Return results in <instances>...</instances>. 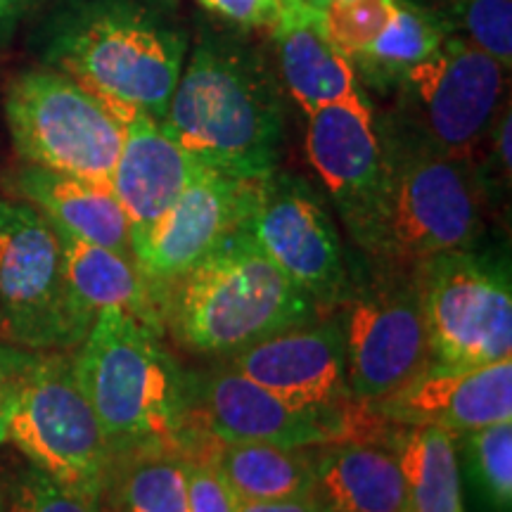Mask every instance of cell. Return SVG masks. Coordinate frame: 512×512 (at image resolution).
<instances>
[{"label": "cell", "instance_id": "4dcf8cb0", "mask_svg": "<svg viewBox=\"0 0 512 512\" xmlns=\"http://www.w3.org/2000/svg\"><path fill=\"white\" fill-rule=\"evenodd\" d=\"M188 512H235V496L200 460H188Z\"/></svg>", "mask_w": 512, "mask_h": 512}, {"label": "cell", "instance_id": "4fadbf2b", "mask_svg": "<svg viewBox=\"0 0 512 512\" xmlns=\"http://www.w3.org/2000/svg\"><path fill=\"white\" fill-rule=\"evenodd\" d=\"M306 157L328 190L351 240L370 256L384 204V155L368 98L309 114Z\"/></svg>", "mask_w": 512, "mask_h": 512}, {"label": "cell", "instance_id": "7402d4cb", "mask_svg": "<svg viewBox=\"0 0 512 512\" xmlns=\"http://www.w3.org/2000/svg\"><path fill=\"white\" fill-rule=\"evenodd\" d=\"M17 188L57 230L133 259L131 228L112 185L29 164L19 171Z\"/></svg>", "mask_w": 512, "mask_h": 512}, {"label": "cell", "instance_id": "f35d334b", "mask_svg": "<svg viewBox=\"0 0 512 512\" xmlns=\"http://www.w3.org/2000/svg\"><path fill=\"white\" fill-rule=\"evenodd\" d=\"M406 512H408V510H406Z\"/></svg>", "mask_w": 512, "mask_h": 512}, {"label": "cell", "instance_id": "ba28073f", "mask_svg": "<svg viewBox=\"0 0 512 512\" xmlns=\"http://www.w3.org/2000/svg\"><path fill=\"white\" fill-rule=\"evenodd\" d=\"M5 119L27 164L110 185L124 126L72 76L53 67L19 74L5 95Z\"/></svg>", "mask_w": 512, "mask_h": 512}, {"label": "cell", "instance_id": "e575fe53", "mask_svg": "<svg viewBox=\"0 0 512 512\" xmlns=\"http://www.w3.org/2000/svg\"><path fill=\"white\" fill-rule=\"evenodd\" d=\"M41 0H0V31L15 24L19 17H24L34 5Z\"/></svg>", "mask_w": 512, "mask_h": 512}, {"label": "cell", "instance_id": "74e56055", "mask_svg": "<svg viewBox=\"0 0 512 512\" xmlns=\"http://www.w3.org/2000/svg\"><path fill=\"white\" fill-rule=\"evenodd\" d=\"M162 3H169L171 5V3H176V0H162Z\"/></svg>", "mask_w": 512, "mask_h": 512}, {"label": "cell", "instance_id": "52a82bcc", "mask_svg": "<svg viewBox=\"0 0 512 512\" xmlns=\"http://www.w3.org/2000/svg\"><path fill=\"white\" fill-rule=\"evenodd\" d=\"M505 91L508 69L451 34L437 53L403 76L394 88V110L382 121L444 155L475 159L503 110Z\"/></svg>", "mask_w": 512, "mask_h": 512}, {"label": "cell", "instance_id": "30bf717a", "mask_svg": "<svg viewBox=\"0 0 512 512\" xmlns=\"http://www.w3.org/2000/svg\"><path fill=\"white\" fill-rule=\"evenodd\" d=\"M430 332L432 363L484 366L512 356L508 268L460 249L413 268Z\"/></svg>", "mask_w": 512, "mask_h": 512}, {"label": "cell", "instance_id": "5bb4252c", "mask_svg": "<svg viewBox=\"0 0 512 512\" xmlns=\"http://www.w3.org/2000/svg\"><path fill=\"white\" fill-rule=\"evenodd\" d=\"M188 422L219 441L318 448L347 439L351 408L342 415L299 411L233 368L188 377Z\"/></svg>", "mask_w": 512, "mask_h": 512}, {"label": "cell", "instance_id": "7c38bea8", "mask_svg": "<svg viewBox=\"0 0 512 512\" xmlns=\"http://www.w3.org/2000/svg\"><path fill=\"white\" fill-rule=\"evenodd\" d=\"M242 228L318 311L337 309L349 297L342 238L323 195L306 178L278 169L259 178Z\"/></svg>", "mask_w": 512, "mask_h": 512}, {"label": "cell", "instance_id": "1f68e13d", "mask_svg": "<svg viewBox=\"0 0 512 512\" xmlns=\"http://www.w3.org/2000/svg\"><path fill=\"white\" fill-rule=\"evenodd\" d=\"M200 3L242 31H268L280 12V0H200Z\"/></svg>", "mask_w": 512, "mask_h": 512}, {"label": "cell", "instance_id": "f546056e", "mask_svg": "<svg viewBox=\"0 0 512 512\" xmlns=\"http://www.w3.org/2000/svg\"><path fill=\"white\" fill-rule=\"evenodd\" d=\"M467 441L479 484L498 510L508 512L512 503V422L467 432Z\"/></svg>", "mask_w": 512, "mask_h": 512}, {"label": "cell", "instance_id": "83f0119b", "mask_svg": "<svg viewBox=\"0 0 512 512\" xmlns=\"http://www.w3.org/2000/svg\"><path fill=\"white\" fill-rule=\"evenodd\" d=\"M0 512H105V505L29 463L0 484Z\"/></svg>", "mask_w": 512, "mask_h": 512}, {"label": "cell", "instance_id": "2e32d148", "mask_svg": "<svg viewBox=\"0 0 512 512\" xmlns=\"http://www.w3.org/2000/svg\"><path fill=\"white\" fill-rule=\"evenodd\" d=\"M256 181L233 178L202 166L147 245L133 256L157 299L164 287L188 273L245 221Z\"/></svg>", "mask_w": 512, "mask_h": 512}, {"label": "cell", "instance_id": "5b68a950", "mask_svg": "<svg viewBox=\"0 0 512 512\" xmlns=\"http://www.w3.org/2000/svg\"><path fill=\"white\" fill-rule=\"evenodd\" d=\"M72 363L114 453L171 439L188 425V377L131 313L102 309Z\"/></svg>", "mask_w": 512, "mask_h": 512}, {"label": "cell", "instance_id": "ffe728a7", "mask_svg": "<svg viewBox=\"0 0 512 512\" xmlns=\"http://www.w3.org/2000/svg\"><path fill=\"white\" fill-rule=\"evenodd\" d=\"M178 441L188 460L207 463L242 501L313 496V451L254 441H219L185 425Z\"/></svg>", "mask_w": 512, "mask_h": 512}, {"label": "cell", "instance_id": "6da1fadb", "mask_svg": "<svg viewBox=\"0 0 512 512\" xmlns=\"http://www.w3.org/2000/svg\"><path fill=\"white\" fill-rule=\"evenodd\" d=\"M245 34L242 29L202 31L162 126L197 162L256 181L278 169L285 88L275 64Z\"/></svg>", "mask_w": 512, "mask_h": 512}, {"label": "cell", "instance_id": "44dd1931", "mask_svg": "<svg viewBox=\"0 0 512 512\" xmlns=\"http://www.w3.org/2000/svg\"><path fill=\"white\" fill-rule=\"evenodd\" d=\"M313 453V498L328 512H406L399 456L373 441H332Z\"/></svg>", "mask_w": 512, "mask_h": 512}, {"label": "cell", "instance_id": "603a6c76", "mask_svg": "<svg viewBox=\"0 0 512 512\" xmlns=\"http://www.w3.org/2000/svg\"><path fill=\"white\" fill-rule=\"evenodd\" d=\"M57 238L69 290L88 318L95 320L102 309H121L162 335L157 297L138 271L136 261L102 245L74 238L64 230H57Z\"/></svg>", "mask_w": 512, "mask_h": 512}, {"label": "cell", "instance_id": "8fae6325", "mask_svg": "<svg viewBox=\"0 0 512 512\" xmlns=\"http://www.w3.org/2000/svg\"><path fill=\"white\" fill-rule=\"evenodd\" d=\"M382 275L344 299V373L351 399L377 403L432 366L430 332L411 271Z\"/></svg>", "mask_w": 512, "mask_h": 512}, {"label": "cell", "instance_id": "d590c367", "mask_svg": "<svg viewBox=\"0 0 512 512\" xmlns=\"http://www.w3.org/2000/svg\"><path fill=\"white\" fill-rule=\"evenodd\" d=\"M10 432H8V413H5L3 401H0V446L8 444Z\"/></svg>", "mask_w": 512, "mask_h": 512}, {"label": "cell", "instance_id": "9c48e42d", "mask_svg": "<svg viewBox=\"0 0 512 512\" xmlns=\"http://www.w3.org/2000/svg\"><path fill=\"white\" fill-rule=\"evenodd\" d=\"M93 320L69 290L60 238L34 204L0 200V332L38 351L79 347Z\"/></svg>", "mask_w": 512, "mask_h": 512}, {"label": "cell", "instance_id": "d4e9b609", "mask_svg": "<svg viewBox=\"0 0 512 512\" xmlns=\"http://www.w3.org/2000/svg\"><path fill=\"white\" fill-rule=\"evenodd\" d=\"M451 34L453 29L437 10L422 8L413 0H394L392 19L382 34L349 62L361 86L387 93L399 86L415 64L437 53Z\"/></svg>", "mask_w": 512, "mask_h": 512}, {"label": "cell", "instance_id": "d6a6232c", "mask_svg": "<svg viewBox=\"0 0 512 512\" xmlns=\"http://www.w3.org/2000/svg\"><path fill=\"white\" fill-rule=\"evenodd\" d=\"M489 159L484 164V176L479 174L484 190L491 183L498 188H510V138H512V117H510V102H505V107L498 112L494 124H491L489 133Z\"/></svg>", "mask_w": 512, "mask_h": 512}, {"label": "cell", "instance_id": "8d00e7d4", "mask_svg": "<svg viewBox=\"0 0 512 512\" xmlns=\"http://www.w3.org/2000/svg\"><path fill=\"white\" fill-rule=\"evenodd\" d=\"M306 3H311V5H313V8L323 10V8H325V5H328V3H330V0H306Z\"/></svg>", "mask_w": 512, "mask_h": 512}, {"label": "cell", "instance_id": "3957f363", "mask_svg": "<svg viewBox=\"0 0 512 512\" xmlns=\"http://www.w3.org/2000/svg\"><path fill=\"white\" fill-rule=\"evenodd\" d=\"M162 328L183 349L233 356L275 332L320 316L242 228L219 242L188 273L159 294Z\"/></svg>", "mask_w": 512, "mask_h": 512}, {"label": "cell", "instance_id": "f1b7e54d", "mask_svg": "<svg viewBox=\"0 0 512 512\" xmlns=\"http://www.w3.org/2000/svg\"><path fill=\"white\" fill-rule=\"evenodd\" d=\"M392 10L394 0H330L320 10V24L332 46L351 60L382 34Z\"/></svg>", "mask_w": 512, "mask_h": 512}, {"label": "cell", "instance_id": "277c9868", "mask_svg": "<svg viewBox=\"0 0 512 512\" xmlns=\"http://www.w3.org/2000/svg\"><path fill=\"white\" fill-rule=\"evenodd\" d=\"M384 155V204L370 252L382 268L411 271L482 235L484 185L475 159L451 157L375 119Z\"/></svg>", "mask_w": 512, "mask_h": 512}, {"label": "cell", "instance_id": "d6986e66", "mask_svg": "<svg viewBox=\"0 0 512 512\" xmlns=\"http://www.w3.org/2000/svg\"><path fill=\"white\" fill-rule=\"evenodd\" d=\"M268 34L278 79L306 117L320 107L366 98L354 67L325 36L320 10L311 3L280 0L278 19Z\"/></svg>", "mask_w": 512, "mask_h": 512}, {"label": "cell", "instance_id": "836d02e7", "mask_svg": "<svg viewBox=\"0 0 512 512\" xmlns=\"http://www.w3.org/2000/svg\"><path fill=\"white\" fill-rule=\"evenodd\" d=\"M235 512H328L313 496L280 498V501H242L235 498Z\"/></svg>", "mask_w": 512, "mask_h": 512}, {"label": "cell", "instance_id": "8992f818", "mask_svg": "<svg viewBox=\"0 0 512 512\" xmlns=\"http://www.w3.org/2000/svg\"><path fill=\"white\" fill-rule=\"evenodd\" d=\"M0 401L10 441L31 465L102 501L114 451L62 351L0 344Z\"/></svg>", "mask_w": 512, "mask_h": 512}, {"label": "cell", "instance_id": "ac0fdd59", "mask_svg": "<svg viewBox=\"0 0 512 512\" xmlns=\"http://www.w3.org/2000/svg\"><path fill=\"white\" fill-rule=\"evenodd\" d=\"M368 406L396 427H437L453 437L512 422V356L484 366L432 363L415 380Z\"/></svg>", "mask_w": 512, "mask_h": 512}, {"label": "cell", "instance_id": "484cf974", "mask_svg": "<svg viewBox=\"0 0 512 512\" xmlns=\"http://www.w3.org/2000/svg\"><path fill=\"white\" fill-rule=\"evenodd\" d=\"M394 451L406 479L408 512H465L453 434L401 427Z\"/></svg>", "mask_w": 512, "mask_h": 512}, {"label": "cell", "instance_id": "9a60e30c", "mask_svg": "<svg viewBox=\"0 0 512 512\" xmlns=\"http://www.w3.org/2000/svg\"><path fill=\"white\" fill-rule=\"evenodd\" d=\"M228 366L299 411L342 415L354 403L339 316H318L259 339L228 356Z\"/></svg>", "mask_w": 512, "mask_h": 512}, {"label": "cell", "instance_id": "e0dca14e", "mask_svg": "<svg viewBox=\"0 0 512 512\" xmlns=\"http://www.w3.org/2000/svg\"><path fill=\"white\" fill-rule=\"evenodd\" d=\"M102 102L124 126V145L110 185L128 219L136 256L204 164L178 145L152 114L124 102Z\"/></svg>", "mask_w": 512, "mask_h": 512}, {"label": "cell", "instance_id": "cb8c5ba5", "mask_svg": "<svg viewBox=\"0 0 512 512\" xmlns=\"http://www.w3.org/2000/svg\"><path fill=\"white\" fill-rule=\"evenodd\" d=\"M105 512H188V458L178 437L114 453Z\"/></svg>", "mask_w": 512, "mask_h": 512}, {"label": "cell", "instance_id": "4316f807", "mask_svg": "<svg viewBox=\"0 0 512 512\" xmlns=\"http://www.w3.org/2000/svg\"><path fill=\"white\" fill-rule=\"evenodd\" d=\"M437 10L453 34L510 69L512 62V0H439Z\"/></svg>", "mask_w": 512, "mask_h": 512}, {"label": "cell", "instance_id": "7a4b0ae2", "mask_svg": "<svg viewBox=\"0 0 512 512\" xmlns=\"http://www.w3.org/2000/svg\"><path fill=\"white\" fill-rule=\"evenodd\" d=\"M43 43L48 67L159 121L188 55V34L162 0H64Z\"/></svg>", "mask_w": 512, "mask_h": 512}]
</instances>
